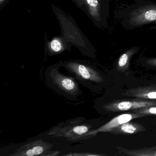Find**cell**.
Here are the masks:
<instances>
[{
  "label": "cell",
  "mask_w": 156,
  "mask_h": 156,
  "mask_svg": "<svg viewBox=\"0 0 156 156\" xmlns=\"http://www.w3.org/2000/svg\"><path fill=\"white\" fill-rule=\"evenodd\" d=\"M122 95L148 100H156V84L130 88L122 93Z\"/></svg>",
  "instance_id": "9c48e42d"
},
{
  "label": "cell",
  "mask_w": 156,
  "mask_h": 156,
  "mask_svg": "<svg viewBox=\"0 0 156 156\" xmlns=\"http://www.w3.org/2000/svg\"><path fill=\"white\" fill-rule=\"evenodd\" d=\"M86 12L95 25L99 28L108 27L109 0H83Z\"/></svg>",
  "instance_id": "5b68a950"
},
{
  "label": "cell",
  "mask_w": 156,
  "mask_h": 156,
  "mask_svg": "<svg viewBox=\"0 0 156 156\" xmlns=\"http://www.w3.org/2000/svg\"><path fill=\"white\" fill-rule=\"evenodd\" d=\"M146 130V128L141 124L129 121L113 129L109 133L114 135H131Z\"/></svg>",
  "instance_id": "30bf717a"
},
{
  "label": "cell",
  "mask_w": 156,
  "mask_h": 156,
  "mask_svg": "<svg viewBox=\"0 0 156 156\" xmlns=\"http://www.w3.org/2000/svg\"><path fill=\"white\" fill-rule=\"evenodd\" d=\"M66 50H71L70 45L62 37H54L47 43V52L50 56L60 54Z\"/></svg>",
  "instance_id": "7c38bea8"
},
{
  "label": "cell",
  "mask_w": 156,
  "mask_h": 156,
  "mask_svg": "<svg viewBox=\"0 0 156 156\" xmlns=\"http://www.w3.org/2000/svg\"><path fill=\"white\" fill-rule=\"evenodd\" d=\"M156 106V100L134 99H118L104 104L102 108L108 112H120L140 109L147 107Z\"/></svg>",
  "instance_id": "52a82bcc"
},
{
  "label": "cell",
  "mask_w": 156,
  "mask_h": 156,
  "mask_svg": "<svg viewBox=\"0 0 156 156\" xmlns=\"http://www.w3.org/2000/svg\"><path fill=\"white\" fill-rule=\"evenodd\" d=\"M147 116L144 114L136 113L132 111L130 113L119 115L101 126L91 130L86 134H84L83 136H80L79 138L77 139L76 142L81 141V140H86L94 137L98 133H101V132L109 133L113 129L124 123H126L136 119L140 118L143 117Z\"/></svg>",
  "instance_id": "ba28073f"
},
{
  "label": "cell",
  "mask_w": 156,
  "mask_h": 156,
  "mask_svg": "<svg viewBox=\"0 0 156 156\" xmlns=\"http://www.w3.org/2000/svg\"><path fill=\"white\" fill-rule=\"evenodd\" d=\"M60 66L71 74L79 83L92 90L95 85L105 81L102 75L88 61L85 60L60 61Z\"/></svg>",
  "instance_id": "3957f363"
},
{
  "label": "cell",
  "mask_w": 156,
  "mask_h": 156,
  "mask_svg": "<svg viewBox=\"0 0 156 156\" xmlns=\"http://www.w3.org/2000/svg\"><path fill=\"white\" fill-rule=\"evenodd\" d=\"M64 156H107L105 154H93V153H88L87 152L83 153H68V154H65Z\"/></svg>",
  "instance_id": "9a60e30c"
},
{
  "label": "cell",
  "mask_w": 156,
  "mask_h": 156,
  "mask_svg": "<svg viewBox=\"0 0 156 156\" xmlns=\"http://www.w3.org/2000/svg\"><path fill=\"white\" fill-rule=\"evenodd\" d=\"M6 1V0H0V4H1V5H2Z\"/></svg>",
  "instance_id": "ac0fdd59"
},
{
  "label": "cell",
  "mask_w": 156,
  "mask_h": 156,
  "mask_svg": "<svg viewBox=\"0 0 156 156\" xmlns=\"http://www.w3.org/2000/svg\"><path fill=\"white\" fill-rule=\"evenodd\" d=\"M93 129L94 126L89 120L83 117H77L60 122L49 129L47 135L75 142L80 136Z\"/></svg>",
  "instance_id": "277c9868"
},
{
  "label": "cell",
  "mask_w": 156,
  "mask_h": 156,
  "mask_svg": "<svg viewBox=\"0 0 156 156\" xmlns=\"http://www.w3.org/2000/svg\"><path fill=\"white\" fill-rule=\"evenodd\" d=\"M140 47L134 46L125 51L121 55L117 63V70L120 73L126 72L130 66L131 58L140 50Z\"/></svg>",
  "instance_id": "8fae6325"
},
{
  "label": "cell",
  "mask_w": 156,
  "mask_h": 156,
  "mask_svg": "<svg viewBox=\"0 0 156 156\" xmlns=\"http://www.w3.org/2000/svg\"><path fill=\"white\" fill-rule=\"evenodd\" d=\"M121 155L128 156H156V146L136 149H128L122 147H117Z\"/></svg>",
  "instance_id": "4fadbf2b"
},
{
  "label": "cell",
  "mask_w": 156,
  "mask_h": 156,
  "mask_svg": "<svg viewBox=\"0 0 156 156\" xmlns=\"http://www.w3.org/2000/svg\"><path fill=\"white\" fill-rule=\"evenodd\" d=\"M132 111L136 113L144 114L147 116L150 115H156V106L147 107L140 109H135V110H132Z\"/></svg>",
  "instance_id": "5bb4252c"
},
{
  "label": "cell",
  "mask_w": 156,
  "mask_h": 156,
  "mask_svg": "<svg viewBox=\"0 0 156 156\" xmlns=\"http://www.w3.org/2000/svg\"><path fill=\"white\" fill-rule=\"evenodd\" d=\"M52 144L42 139L36 140L22 145L11 156H55L61 153L59 151L51 150Z\"/></svg>",
  "instance_id": "8992f818"
},
{
  "label": "cell",
  "mask_w": 156,
  "mask_h": 156,
  "mask_svg": "<svg viewBox=\"0 0 156 156\" xmlns=\"http://www.w3.org/2000/svg\"><path fill=\"white\" fill-rule=\"evenodd\" d=\"M121 26L128 30L156 23V3L150 0H134L123 4L116 14Z\"/></svg>",
  "instance_id": "6da1fadb"
},
{
  "label": "cell",
  "mask_w": 156,
  "mask_h": 156,
  "mask_svg": "<svg viewBox=\"0 0 156 156\" xmlns=\"http://www.w3.org/2000/svg\"><path fill=\"white\" fill-rule=\"evenodd\" d=\"M145 62L150 66L156 67V57L146 58L144 60Z\"/></svg>",
  "instance_id": "e0dca14e"
},
{
  "label": "cell",
  "mask_w": 156,
  "mask_h": 156,
  "mask_svg": "<svg viewBox=\"0 0 156 156\" xmlns=\"http://www.w3.org/2000/svg\"><path fill=\"white\" fill-rule=\"evenodd\" d=\"M59 63L50 66L45 70L44 77L49 87L58 94L71 101H76L83 94L79 83L73 76L64 74L60 71Z\"/></svg>",
  "instance_id": "7a4b0ae2"
},
{
  "label": "cell",
  "mask_w": 156,
  "mask_h": 156,
  "mask_svg": "<svg viewBox=\"0 0 156 156\" xmlns=\"http://www.w3.org/2000/svg\"><path fill=\"white\" fill-rule=\"evenodd\" d=\"M79 9H81L86 12V8L83 0H71Z\"/></svg>",
  "instance_id": "2e32d148"
}]
</instances>
